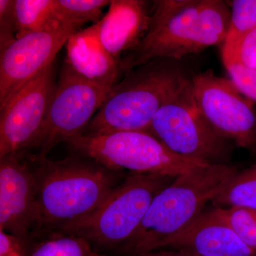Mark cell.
Masks as SVG:
<instances>
[{"instance_id": "277c9868", "label": "cell", "mask_w": 256, "mask_h": 256, "mask_svg": "<svg viewBox=\"0 0 256 256\" xmlns=\"http://www.w3.org/2000/svg\"><path fill=\"white\" fill-rule=\"evenodd\" d=\"M163 60H152L128 72L82 134L148 131L154 116L188 77Z\"/></svg>"}, {"instance_id": "52a82bcc", "label": "cell", "mask_w": 256, "mask_h": 256, "mask_svg": "<svg viewBox=\"0 0 256 256\" xmlns=\"http://www.w3.org/2000/svg\"><path fill=\"white\" fill-rule=\"evenodd\" d=\"M146 132L183 158L205 164H232L234 144L202 117L192 96L191 79L156 112Z\"/></svg>"}, {"instance_id": "5b68a950", "label": "cell", "mask_w": 256, "mask_h": 256, "mask_svg": "<svg viewBox=\"0 0 256 256\" xmlns=\"http://www.w3.org/2000/svg\"><path fill=\"white\" fill-rule=\"evenodd\" d=\"M175 178L152 174L132 175L116 186L92 214L62 232L99 246L124 245L139 228L154 197Z\"/></svg>"}, {"instance_id": "4fadbf2b", "label": "cell", "mask_w": 256, "mask_h": 256, "mask_svg": "<svg viewBox=\"0 0 256 256\" xmlns=\"http://www.w3.org/2000/svg\"><path fill=\"white\" fill-rule=\"evenodd\" d=\"M161 249L180 250L200 256H256L224 218L220 207L204 210Z\"/></svg>"}, {"instance_id": "ac0fdd59", "label": "cell", "mask_w": 256, "mask_h": 256, "mask_svg": "<svg viewBox=\"0 0 256 256\" xmlns=\"http://www.w3.org/2000/svg\"><path fill=\"white\" fill-rule=\"evenodd\" d=\"M213 206L256 210V164L238 171L212 201Z\"/></svg>"}, {"instance_id": "8992f818", "label": "cell", "mask_w": 256, "mask_h": 256, "mask_svg": "<svg viewBox=\"0 0 256 256\" xmlns=\"http://www.w3.org/2000/svg\"><path fill=\"white\" fill-rule=\"evenodd\" d=\"M67 142L82 156L116 171L128 170L136 174L176 178L205 165L175 154L146 131L82 134Z\"/></svg>"}, {"instance_id": "e0dca14e", "label": "cell", "mask_w": 256, "mask_h": 256, "mask_svg": "<svg viewBox=\"0 0 256 256\" xmlns=\"http://www.w3.org/2000/svg\"><path fill=\"white\" fill-rule=\"evenodd\" d=\"M15 14L16 38L67 24L58 16L56 0H15Z\"/></svg>"}, {"instance_id": "6da1fadb", "label": "cell", "mask_w": 256, "mask_h": 256, "mask_svg": "<svg viewBox=\"0 0 256 256\" xmlns=\"http://www.w3.org/2000/svg\"><path fill=\"white\" fill-rule=\"evenodd\" d=\"M149 28L137 46L120 62L126 74L156 60H180L223 45L230 8L222 0H158Z\"/></svg>"}, {"instance_id": "ffe728a7", "label": "cell", "mask_w": 256, "mask_h": 256, "mask_svg": "<svg viewBox=\"0 0 256 256\" xmlns=\"http://www.w3.org/2000/svg\"><path fill=\"white\" fill-rule=\"evenodd\" d=\"M90 244L85 239L66 235L42 244L31 256H95Z\"/></svg>"}, {"instance_id": "484cf974", "label": "cell", "mask_w": 256, "mask_h": 256, "mask_svg": "<svg viewBox=\"0 0 256 256\" xmlns=\"http://www.w3.org/2000/svg\"><path fill=\"white\" fill-rule=\"evenodd\" d=\"M138 256H200L188 254V252H180V250H171V249H161L156 252H148Z\"/></svg>"}, {"instance_id": "603a6c76", "label": "cell", "mask_w": 256, "mask_h": 256, "mask_svg": "<svg viewBox=\"0 0 256 256\" xmlns=\"http://www.w3.org/2000/svg\"><path fill=\"white\" fill-rule=\"evenodd\" d=\"M15 0H0V53L16 40Z\"/></svg>"}, {"instance_id": "ba28073f", "label": "cell", "mask_w": 256, "mask_h": 256, "mask_svg": "<svg viewBox=\"0 0 256 256\" xmlns=\"http://www.w3.org/2000/svg\"><path fill=\"white\" fill-rule=\"evenodd\" d=\"M197 109L220 137L239 148L256 152L255 104L242 96L230 79L208 70L191 79Z\"/></svg>"}, {"instance_id": "d4e9b609", "label": "cell", "mask_w": 256, "mask_h": 256, "mask_svg": "<svg viewBox=\"0 0 256 256\" xmlns=\"http://www.w3.org/2000/svg\"><path fill=\"white\" fill-rule=\"evenodd\" d=\"M0 256H24L21 240L0 230Z\"/></svg>"}, {"instance_id": "7a4b0ae2", "label": "cell", "mask_w": 256, "mask_h": 256, "mask_svg": "<svg viewBox=\"0 0 256 256\" xmlns=\"http://www.w3.org/2000/svg\"><path fill=\"white\" fill-rule=\"evenodd\" d=\"M239 170L230 165H202L175 178L158 194L136 233L122 246L133 256L160 250L196 220Z\"/></svg>"}, {"instance_id": "7c38bea8", "label": "cell", "mask_w": 256, "mask_h": 256, "mask_svg": "<svg viewBox=\"0 0 256 256\" xmlns=\"http://www.w3.org/2000/svg\"><path fill=\"white\" fill-rule=\"evenodd\" d=\"M18 156L0 158V230L22 242L37 226L36 182Z\"/></svg>"}, {"instance_id": "2e32d148", "label": "cell", "mask_w": 256, "mask_h": 256, "mask_svg": "<svg viewBox=\"0 0 256 256\" xmlns=\"http://www.w3.org/2000/svg\"><path fill=\"white\" fill-rule=\"evenodd\" d=\"M229 2L230 23L222 50L226 68L234 63L244 38L256 28V0H234Z\"/></svg>"}, {"instance_id": "d6986e66", "label": "cell", "mask_w": 256, "mask_h": 256, "mask_svg": "<svg viewBox=\"0 0 256 256\" xmlns=\"http://www.w3.org/2000/svg\"><path fill=\"white\" fill-rule=\"evenodd\" d=\"M111 2L112 0H56V5L62 22L82 28L88 23H98L104 16V8L110 6Z\"/></svg>"}, {"instance_id": "5bb4252c", "label": "cell", "mask_w": 256, "mask_h": 256, "mask_svg": "<svg viewBox=\"0 0 256 256\" xmlns=\"http://www.w3.org/2000/svg\"><path fill=\"white\" fill-rule=\"evenodd\" d=\"M146 2L112 0L108 12L95 25L98 38L106 52L120 62L148 31L150 21Z\"/></svg>"}, {"instance_id": "4316f807", "label": "cell", "mask_w": 256, "mask_h": 256, "mask_svg": "<svg viewBox=\"0 0 256 256\" xmlns=\"http://www.w3.org/2000/svg\"><path fill=\"white\" fill-rule=\"evenodd\" d=\"M95 256H100V255H98V254H96Z\"/></svg>"}, {"instance_id": "9c48e42d", "label": "cell", "mask_w": 256, "mask_h": 256, "mask_svg": "<svg viewBox=\"0 0 256 256\" xmlns=\"http://www.w3.org/2000/svg\"><path fill=\"white\" fill-rule=\"evenodd\" d=\"M111 89L86 82L64 66L41 136L34 146L40 150L37 159H46L57 144L82 134Z\"/></svg>"}, {"instance_id": "cb8c5ba5", "label": "cell", "mask_w": 256, "mask_h": 256, "mask_svg": "<svg viewBox=\"0 0 256 256\" xmlns=\"http://www.w3.org/2000/svg\"><path fill=\"white\" fill-rule=\"evenodd\" d=\"M234 62H238L247 68H256V28L244 38Z\"/></svg>"}, {"instance_id": "7402d4cb", "label": "cell", "mask_w": 256, "mask_h": 256, "mask_svg": "<svg viewBox=\"0 0 256 256\" xmlns=\"http://www.w3.org/2000/svg\"><path fill=\"white\" fill-rule=\"evenodd\" d=\"M226 68L238 92L256 105V68H247L238 62H234Z\"/></svg>"}, {"instance_id": "3957f363", "label": "cell", "mask_w": 256, "mask_h": 256, "mask_svg": "<svg viewBox=\"0 0 256 256\" xmlns=\"http://www.w3.org/2000/svg\"><path fill=\"white\" fill-rule=\"evenodd\" d=\"M37 226L63 232L92 214L116 186L102 166L77 160H38Z\"/></svg>"}, {"instance_id": "8fae6325", "label": "cell", "mask_w": 256, "mask_h": 256, "mask_svg": "<svg viewBox=\"0 0 256 256\" xmlns=\"http://www.w3.org/2000/svg\"><path fill=\"white\" fill-rule=\"evenodd\" d=\"M75 25L34 32L16 38L0 53V110L25 86L54 64L70 37L80 31Z\"/></svg>"}, {"instance_id": "9a60e30c", "label": "cell", "mask_w": 256, "mask_h": 256, "mask_svg": "<svg viewBox=\"0 0 256 256\" xmlns=\"http://www.w3.org/2000/svg\"><path fill=\"white\" fill-rule=\"evenodd\" d=\"M64 66L78 78L98 86L112 88L118 82L120 63L101 45L95 25L74 34L67 42Z\"/></svg>"}, {"instance_id": "44dd1931", "label": "cell", "mask_w": 256, "mask_h": 256, "mask_svg": "<svg viewBox=\"0 0 256 256\" xmlns=\"http://www.w3.org/2000/svg\"><path fill=\"white\" fill-rule=\"evenodd\" d=\"M222 215L242 242L256 252V210L233 207L220 208Z\"/></svg>"}, {"instance_id": "30bf717a", "label": "cell", "mask_w": 256, "mask_h": 256, "mask_svg": "<svg viewBox=\"0 0 256 256\" xmlns=\"http://www.w3.org/2000/svg\"><path fill=\"white\" fill-rule=\"evenodd\" d=\"M55 79L52 64L0 110V158L36 146L56 87Z\"/></svg>"}]
</instances>
